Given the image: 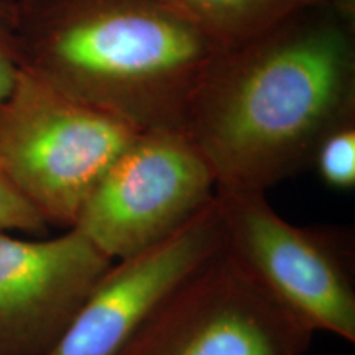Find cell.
Returning <instances> with one entry per match:
<instances>
[{
  "label": "cell",
  "instance_id": "6da1fadb",
  "mask_svg": "<svg viewBox=\"0 0 355 355\" xmlns=\"http://www.w3.org/2000/svg\"><path fill=\"white\" fill-rule=\"evenodd\" d=\"M355 117V20L331 3L216 51L183 130L216 191H257L313 165L332 128Z\"/></svg>",
  "mask_w": 355,
  "mask_h": 355
},
{
  "label": "cell",
  "instance_id": "7a4b0ae2",
  "mask_svg": "<svg viewBox=\"0 0 355 355\" xmlns=\"http://www.w3.org/2000/svg\"><path fill=\"white\" fill-rule=\"evenodd\" d=\"M21 69L135 130H181L219 51L166 0H17Z\"/></svg>",
  "mask_w": 355,
  "mask_h": 355
},
{
  "label": "cell",
  "instance_id": "3957f363",
  "mask_svg": "<svg viewBox=\"0 0 355 355\" xmlns=\"http://www.w3.org/2000/svg\"><path fill=\"white\" fill-rule=\"evenodd\" d=\"M137 133L20 68L0 102V168L48 225L71 229Z\"/></svg>",
  "mask_w": 355,
  "mask_h": 355
},
{
  "label": "cell",
  "instance_id": "277c9868",
  "mask_svg": "<svg viewBox=\"0 0 355 355\" xmlns=\"http://www.w3.org/2000/svg\"><path fill=\"white\" fill-rule=\"evenodd\" d=\"M224 247L311 331L355 343L352 237L300 227L257 191H216Z\"/></svg>",
  "mask_w": 355,
  "mask_h": 355
},
{
  "label": "cell",
  "instance_id": "5b68a950",
  "mask_svg": "<svg viewBox=\"0 0 355 355\" xmlns=\"http://www.w3.org/2000/svg\"><path fill=\"white\" fill-rule=\"evenodd\" d=\"M313 337L222 247L159 303L123 355H304Z\"/></svg>",
  "mask_w": 355,
  "mask_h": 355
},
{
  "label": "cell",
  "instance_id": "8992f818",
  "mask_svg": "<svg viewBox=\"0 0 355 355\" xmlns=\"http://www.w3.org/2000/svg\"><path fill=\"white\" fill-rule=\"evenodd\" d=\"M214 196V175L183 130H144L104 173L73 227L119 261L165 241Z\"/></svg>",
  "mask_w": 355,
  "mask_h": 355
},
{
  "label": "cell",
  "instance_id": "52a82bcc",
  "mask_svg": "<svg viewBox=\"0 0 355 355\" xmlns=\"http://www.w3.org/2000/svg\"><path fill=\"white\" fill-rule=\"evenodd\" d=\"M222 247L214 196L165 241L114 261L44 355H123L159 303Z\"/></svg>",
  "mask_w": 355,
  "mask_h": 355
},
{
  "label": "cell",
  "instance_id": "ba28073f",
  "mask_svg": "<svg viewBox=\"0 0 355 355\" xmlns=\"http://www.w3.org/2000/svg\"><path fill=\"white\" fill-rule=\"evenodd\" d=\"M114 261L78 229L55 239L0 232V355H44Z\"/></svg>",
  "mask_w": 355,
  "mask_h": 355
},
{
  "label": "cell",
  "instance_id": "9c48e42d",
  "mask_svg": "<svg viewBox=\"0 0 355 355\" xmlns=\"http://www.w3.org/2000/svg\"><path fill=\"white\" fill-rule=\"evenodd\" d=\"M217 50L235 46L331 0H166Z\"/></svg>",
  "mask_w": 355,
  "mask_h": 355
},
{
  "label": "cell",
  "instance_id": "30bf717a",
  "mask_svg": "<svg viewBox=\"0 0 355 355\" xmlns=\"http://www.w3.org/2000/svg\"><path fill=\"white\" fill-rule=\"evenodd\" d=\"M322 183L332 189L355 186V117L332 128L318 145L313 165Z\"/></svg>",
  "mask_w": 355,
  "mask_h": 355
},
{
  "label": "cell",
  "instance_id": "8fae6325",
  "mask_svg": "<svg viewBox=\"0 0 355 355\" xmlns=\"http://www.w3.org/2000/svg\"><path fill=\"white\" fill-rule=\"evenodd\" d=\"M8 230L44 235L48 232V224L0 168V232Z\"/></svg>",
  "mask_w": 355,
  "mask_h": 355
},
{
  "label": "cell",
  "instance_id": "7c38bea8",
  "mask_svg": "<svg viewBox=\"0 0 355 355\" xmlns=\"http://www.w3.org/2000/svg\"><path fill=\"white\" fill-rule=\"evenodd\" d=\"M20 68L17 43V0H0V102L10 92Z\"/></svg>",
  "mask_w": 355,
  "mask_h": 355
},
{
  "label": "cell",
  "instance_id": "4fadbf2b",
  "mask_svg": "<svg viewBox=\"0 0 355 355\" xmlns=\"http://www.w3.org/2000/svg\"><path fill=\"white\" fill-rule=\"evenodd\" d=\"M331 6L344 17L355 20V0H331Z\"/></svg>",
  "mask_w": 355,
  "mask_h": 355
}]
</instances>
